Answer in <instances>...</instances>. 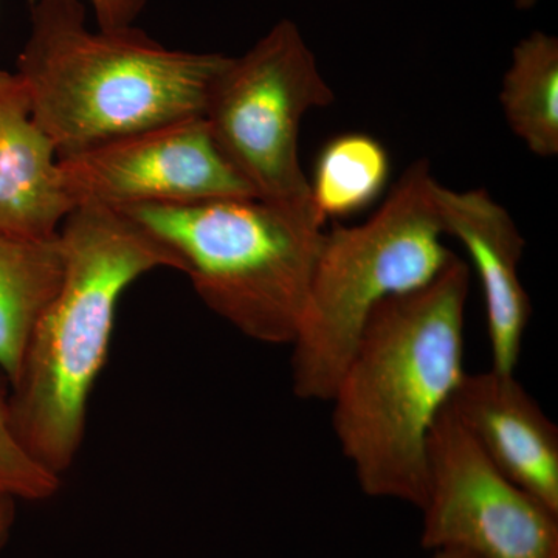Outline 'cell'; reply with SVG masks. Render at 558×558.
<instances>
[{
  "mask_svg": "<svg viewBox=\"0 0 558 558\" xmlns=\"http://www.w3.org/2000/svg\"><path fill=\"white\" fill-rule=\"evenodd\" d=\"M468 264L371 315L332 402V428L363 494L421 509L429 433L464 379Z\"/></svg>",
  "mask_w": 558,
  "mask_h": 558,
  "instance_id": "6da1fadb",
  "label": "cell"
},
{
  "mask_svg": "<svg viewBox=\"0 0 558 558\" xmlns=\"http://www.w3.org/2000/svg\"><path fill=\"white\" fill-rule=\"evenodd\" d=\"M64 271L10 385L11 425L22 449L61 476L86 436L92 389L108 360L124 290L179 256L120 209L78 205L62 222Z\"/></svg>",
  "mask_w": 558,
  "mask_h": 558,
  "instance_id": "7a4b0ae2",
  "label": "cell"
},
{
  "mask_svg": "<svg viewBox=\"0 0 558 558\" xmlns=\"http://www.w3.org/2000/svg\"><path fill=\"white\" fill-rule=\"evenodd\" d=\"M229 60L167 49L134 25L90 32L81 0H36L16 73L33 119L64 159L135 132L204 117Z\"/></svg>",
  "mask_w": 558,
  "mask_h": 558,
  "instance_id": "3957f363",
  "label": "cell"
},
{
  "mask_svg": "<svg viewBox=\"0 0 558 558\" xmlns=\"http://www.w3.org/2000/svg\"><path fill=\"white\" fill-rule=\"evenodd\" d=\"M428 160L413 161L366 222L323 233L292 347V388L329 402L371 315L429 284L454 258L444 244Z\"/></svg>",
  "mask_w": 558,
  "mask_h": 558,
  "instance_id": "277c9868",
  "label": "cell"
},
{
  "mask_svg": "<svg viewBox=\"0 0 558 558\" xmlns=\"http://www.w3.org/2000/svg\"><path fill=\"white\" fill-rule=\"evenodd\" d=\"M179 256L209 311L267 344L295 339L323 222L259 197L120 209Z\"/></svg>",
  "mask_w": 558,
  "mask_h": 558,
  "instance_id": "5b68a950",
  "label": "cell"
},
{
  "mask_svg": "<svg viewBox=\"0 0 558 558\" xmlns=\"http://www.w3.org/2000/svg\"><path fill=\"white\" fill-rule=\"evenodd\" d=\"M333 100L300 28L282 20L247 53L230 58L213 84L204 119L256 197L318 216L299 138L307 112Z\"/></svg>",
  "mask_w": 558,
  "mask_h": 558,
  "instance_id": "8992f818",
  "label": "cell"
},
{
  "mask_svg": "<svg viewBox=\"0 0 558 558\" xmlns=\"http://www.w3.org/2000/svg\"><path fill=\"white\" fill-rule=\"evenodd\" d=\"M425 549L464 550L476 558H558V515L501 472L449 407L427 446L421 506Z\"/></svg>",
  "mask_w": 558,
  "mask_h": 558,
  "instance_id": "52a82bcc",
  "label": "cell"
},
{
  "mask_svg": "<svg viewBox=\"0 0 558 558\" xmlns=\"http://www.w3.org/2000/svg\"><path fill=\"white\" fill-rule=\"evenodd\" d=\"M70 197L113 209L256 197L204 117L172 121L60 159Z\"/></svg>",
  "mask_w": 558,
  "mask_h": 558,
  "instance_id": "ba28073f",
  "label": "cell"
},
{
  "mask_svg": "<svg viewBox=\"0 0 558 558\" xmlns=\"http://www.w3.org/2000/svg\"><path fill=\"white\" fill-rule=\"evenodd\" d=\"M435 202L444 233L464 245L483 286L490 369L515 374L532 312L519 275L526 241L486 190L457 191L438 182Z\"/></svg>",
  "mask_w": 558,
  "mask_h": 558,
  "instance_id": "9c48e42d",
  "label": "cell"
},
{
  "mask_svg": "<svg viewBox=\"0 0 558 558\" xmlns=\"http://www.w3.org/2000/svg\"><path fill=\"white\" fill-rule=\"evenodd\" d=\"M449 410L481 451L558 515V429L515 374H468Z\"/></svg>",
  "mask_w": 558,
  "mask_h": 558,
  "instance_id": "30bf717a",
  "label": "cell"
},
{
  "mask_svg": "<svg viewBox=\"0 0 558 558\" xmlns=\"http://www.w3.org/2000/svg\"><path fill=\"white\" fill-rule=\"evenodd\" d=\"M75 208L58 150L33 119L20 75L0 70V236L54 240Z\"/></svg>",
  "mask_w": 558,
  "mask_h": 558,
  "instance_id": "8fae6325",
  "label": "cell"
},
{
  "mask_svg": "<svg viewBox=\"0 0 558 558\" xmlns=\"http://www.w3.org/2000/svg\"><path fill=\"white\" fill-rule=\"evenodd\" d=\"M60 238L25 241L0 236V371L11 381L39 318L60 289Z\"/></svg>",
  "mask_w": 558,
  "mask_h": 558,
  "instance_id": "7c38bea8",
  "label": "cell"
},
{
  "mask_svg": "<svg viewBox=\"0 0 558 558\" xmlns=\"http://www.w3.org/2000/svg\"><path fill=\"white\" fill-rule=\"evenodd\" d=\"M510 130L538 157L558 153V39L534 32L512 50L499 92Z\"/></svg>",
  "mask_w": 558,
  "mask_h": 558,
  "instance_id": "4fadbf2b",
  "label": "cell"
},
{
  "mask_svg": "<svg viewBox=\"0 0 558 558\" xmlns=\"http://www.w3.org/2000/svg\"><path fill=\"white\" fill-rule=\"evenodd\" d=\"M389 179V156L379 140L360 132L326 143L310 182L311 199L323 222L369 207Z\"/></svg>",
  "mask_w": 558,
  "mask_h": 558,
  "instance_id": "5bb4252c",
  "label": "cell"
},
{
  "mask_svg": "<svg viewBox=\"0 0 558 558\" xmlns=\"http://www.w3.org/2000/svg\"><path fill=\"white\" fill-rule=\"evenodd\" d=\"M61 478L40 468L17 442L11 425L10 381L0 371V490L25 501L57 495Z\"/></svg>",
  "mask_w": 558,
  "mask_h": 558,
  "instance_id": "9a60e30c",
  "label": "cell"
},
{
  "mask_svg": "<svg viewBox=\"0 0 558 558\" xmlns=\"http://www.w3.org/2000/svg\"><path fill=\"white\" fill-rule=\"evenodd\" d=\"M36 2V0H31ZM100 31L131 27L145 10L148 0H89Z\"/></svg>",
  "mask_w": 558,
  "mask_h": 558,
  "instance_id": "2e32d148",
  "label": "cell"
},
{
  "mask_svg": "<svg viewBox=\"0 0 558 558\" xmlns=\"http://www.w3.org/2000/svg\"><path fill=\"white\" fill-rule=\"evenodd\" d=\"M16 501L7 492L0 490V553L5 549L16 521Z\"/></svg>",
  "mask_w": 558,
  "mask_h": 558,
  "instance_id": "e0dca14e",
  "label": "cell"
},
{
  "mask_svg": "<svg viewBox=\"0 0 558 558\" xmlns=\"http://www.w3.org/2000/svg\"><path fill=\"white\" fill-rule=\"evenodd\" d=\"M432 558H476V557L470 556V554L464 553V550L440 549V550H435V553H433Z\"/></svg>",
  "mask_w": 558,
  "mask_h": 558,
  "instance_id": "ac0fdd59",
  "label": "cell"
},
{
  "mask_svg": "<svg viewBox=\"0 0 558 558\" xmlns=\"http://www.w3.org/2000/svg\"><path fill=\"white\" fill-rule=\"evenodd\" d=\"M537 2L538 0H515V5L519 10H531Z\"/></svg>",
  "mask_w": 558,
  "mask_h": 558,
  "instance_id": "d6986e66",
  "label": "cell"
}]
</instances>
